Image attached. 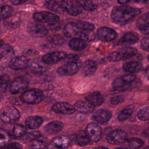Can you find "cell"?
Instances as JSON below:
<instances>
[{
  "label": "cell",
  "mask_w": 149,
  "mask_h": 149,
  "mask_svg": "<svg viewBox=\"0 0 149 149\" xmlns=\"http://www.w3.org/2000/svg\"><path fill=\"white\" fill-rule=\"evenodd\" d=\"M141 13L140 9L127 5H121L113 8L111 13L112 21L118 25H125Z\"/></svg>",
  "instance_id": "obj_1"
},
{
  "label": "cell",
  "mask_w": 149,
  "mask_h": 149,
  "mask_svg": "<svg viewBox=\"0 0 149 149\" xmlns=\"http://www.w3.org/2000/svg\"><path fill=\"white\" fill-rule=\"evenodd\" d=\"M64 60L63 65L56 70L57 73L61 76L74 75L78 72L82 66L81 62L76 54H69Z\"/></svg>",
  "instance_id": "obj_2"
},
{
  "label": "cell",
  "mask_w": 149,
  "mask_h": 149,
  "mask_svg": "<svg viewBox=\"0 0 149 149\" xmlns=\"http://www.w3.org/2000/svg\"><path fill=\"white\" fill-rule=\"evenodd\" d=\"M63 31L65 36L68 38H77L85 41H92L95 38L93 31L81 30L77 27L74 22L66 24L64 26Z\"/></svg>",
  "instance_id": "obj_3"
},
{
  "label": "cell",
  "mask_w": 149,
  "mask_h": 149,
  "mask_svg": "<svg viewBox=\"0 0 149 149\" xmlns=\"http://www.w3.org/2000/svg\"><path fill=\"white\" fill-rule=\"evenodd\" d=\"M136 76L134 74H126L119 76L112 83V86L115 93H122L128 90L133 87Z\"/></svg>",
  "instance_id": "obj_4"
},
{
  "label": "cell",
  "mask_w": 149,
  "mask_h": 149,
  "mask_svg": "<svg viewBox=\"0 0 149 149\" xmlns=\"http://www.w3.org/2000/svg\"><path fill=\"white\" fill-rule=\"evenodd\" d=\"M137 54V50L132 47H123L108 54L107 59L110 62H119L134 56Z\"/></svg>",
  "instance_id": "obj_5"
},
{
  "label": "cell",
  "mask_w": 149,
  "mask_h": 149,
  "mask_svg": "<svg viewBox=\"0 0 149 149\" xmlns=\"http://www.w3.org/2000/svg\"><path fill=\"white\" fill-rule=\"evenodd\" d=\"M44 98L42 90L37 88H30L23 92L20 96V100L23 102L29 104H37L41 102Z\"/></svg>",
  "instance_id": "obj_6"
},
{
  "label": "cell",
  "mask_w": 149,
  "mask_h": 149,
  "mask_svg": "<svg viewBox=\"0 0 149 149\" xmlns=\"http://www.w3.org/2000/svg\"><path fill=\"white\" fill-rule=\"evenodd\" d=\"M20 117L19 111L14 106L8 105L5 107L1 115L0 119L5 123H12L18 120Z\"/></svg>",
  "instance_id": "obj_7"
},
{
  "label": "cell",
  "mask_w": 149,
  "mask_h": 149,
  "mask_svg": "<svg viewBox=\"0 0 149 149\" xmlns=\"http://www.w3.org/2000/svg\"><path fill=\"white\" fill-rule=\"evenodd\" d=\"M127 139V133L123 130L116 129L110 132L107 136L106 140L111 144H120Z\"/></svg>",
  "instance_id": "obj_8"
},
{
  "label": "cell",
  "mask_w": 149,
  "mask_h": 149,
  "mask_svg": "<svg viewBox=\"0 0 149 149\" xmlns=\"http://www.w3.org/2000/svg\"><path fill=\"white\" fill-rule=\"evenodd\" d=\"M33 18L37 23H48L50 24L56 23L59 20V17L52 12L47 11H40L36 12Z\"/></svg>",
  "instance_id": "obj_9"
},
{
  "label": "cell",
  "mask_w": 149,
  "mask_h": 149,
  "mask_svg": "<svg viewBox=\"0 0 149 149\" xmlns=\"http://www.w3.org/2000/svg\"><path fill=\"white\" fill-rule=\"evenodd\" d=\"M29 82L26 79L23 77H17L10 84L9 91L12 94H22L27 90Z\"/></svg>",
  "instance_id": "obj_10"
},
{
  "label": "cell",
  "mask_w": 149,
  "mask_h": 149,
  "mask_svg": "<svg viewBox=\"0 0 149 149\" xmlns=\"http://www.w3.org/2000/svg\"><path fill=\"white\" fill-rule=\"evenodd\" d=\"M97 36L101 41L109 42L114 40L117 37L118 34L115 30L110 27H102L98 29Z\"/></svg>",
  "instance_id": "obj_11"
},
{
  "label": "cell",
  "mask_w": 149,
  "mask_h": 149,
  "mask_svg": "<svg viewBox=\"0 0 149 149\" xmlns=\"http://www.w3.org/2000/svg\"><path fill=\"white\" fill-rule=\"evenodd\" d=\"M70 143V139L67 136L55 137L48 143L44 149H66Z\"/></svg>",
  "instance_id": "obj_12"
},
{
  "label": "cell",
  "mask_w": 149,
  "mask_h": 149,
  "mask_svg": "<svg viewBox=\"0 0 149 149\" xmlns=\"http://www.w3.org/2000/svg\"><path fill=\"white\" fill-rule=\"evenodd\" d=\"M64 12L72 16H76L82 12V8L77 1H61Z\"/></svg>",
  "instance_id": "obj_13"
},
{
  "label": "cell",
  "mask_w": 149,
  "mask_h": 149,
  "mask_svg": "<svg viewBox=\"0 0 149 149\" xmlns=\"http://www.w3.org/2000/svg\"><path fill=\"white\" fill-rule=\"evenodd\" d=\"M27 31L34 37L41 38L47 34L48 29L41 23H30L27 26Z\"/></svg>",
  "instance_id": "obj_14"
},
{
  "label": "cell",
  "mask_w": 149,
  "mask_h": 149,
  "mask_svg": "<svg viewBox=\"0 0 149 149\" xmlns=\"http://www.w3.org/2000/svg\"><path fill=\"white\" fill-rule=\"evenodd\" d=\"M67 55L62 51H56L45 54L42 57V61L45 65H54L64 59Z\"/></svg>",
  "instance_id": "obj_15"
},
{
  "label": "cell",
  "mask_w": 149,
  "mask_h": 149,
  "mask_svg": "<svg viewBox=\"0 0 149 149\" xmlns=\"http://www.w3.org/2000/svg\"><path fill=\"white\" fill-rule=\"evenodd\" d=\"M112 112L108 110L100 109L92 115V119L98 124L105 125L107 124L112 117Z\"/></svg>",
  "instance_id": "obj_16"
},
{
  "label": "cell",
  "mask_w": 149,
  "mask_h": 149,
  "mask_svg": "<svg viewBox=\"0 0 149 149\" xmlns=\"http://www.w3.org/2000/svg\"><path fill=\"white\" fill-rule=\"evenodd\" d=\"M86 130L91 141L97 142L100 140L102 135V129L98 124L93 122L88 124Z\"/></svg>",
  "instance_id": "obj_17"
},
{
  "label": "cell",
  "mask_w": 149,
  "mask_h": 149,
  "mask_svg": "<svg viewBox=\"0 0 149 149\" xmlns=\"http://www.w3.org/2000/svg\"><path fill=\"white\" fill-rule=\"evenodd\" d=\"M51 109L56 113L63 115H71L75 112L74 107L66 102H58L55 103L51 107Z\"/></svg>",
  "instance_id": "obj_18"
},
{
  "label": "cell",
  "mask_w": 149,
  "mask_h": 149,
  "mask_svg": "<svg viewBox=\"0 0 149 149\" xmlns=\"http://www.w3.org/2000/svg\"><path fill=\"white\" fill-rule=\"evenodd\" d=\"M29 61L24 56H16L12 58L9 63L10 69L15 70H22L29 66Z\"/></svg>",
  "instance_id": "obj_19"
},
{
  "label": "cell",
  "mask_w": 149,
  "mask_h": 149,
  "mask_svg": "<svg viewBox=\"0 0 149 149\" xmlns=\"http://www.w3.org/2000/svg\"><path fill=\"white\" fill-rule=\"evenodd\" d=\"M139 40V36L134 32L126 33L116 42V45L126 47L128 45L136 44Z\"/></svg>",
  "instance_id": "obj_20"
},
{
  "label": "cell",
  "mask_w": 149,
  "mask_h": 149,
  "mask_svg": "<svg viewBox=\"0 0 149 149\" xmlns=\"http://www.w3.org/2000/svg\"><path fill=\"white\" fill-rule=\"evenodd\" d=\"M28 66L33 72L36 73H42L47 69V66L42 62V59L40 58H36L29 61Z\"/></svg>",
  "instance_id": "obj_21"
},
{
  "label": "cell",
  "mask_w": 149,
  "mask_h": 149,
  "mask_svg": "<svg viewBox=\"0 0 149 149\" xmlns=\"http://www.w3.org/2000/svg\"><path fill=\"white\" fill-rule=\"evenodd\" d=\"M64 127V124L60 121L54 120L48 123L44 127V131L49 134H54L59 133Z\"/></svg>",
  "instance_id": "obj_22"
},
{
  "label": "cell",
  "mask_w": 149,
  "mask_h": 149,
  "mask_svg": "<svg viewBox=\"0 0 149 149\" xmlns=\"http://www.w3.org/2000/svg\"><path fill=\"white\" fill-rule=\"evenodd\" d=\"M142 63L138 61H130L126 62L122 66V69L126 72L129 73H136L143 70Z\"/></svg>",
  "instance_id": "obj_23"
},
{
  "label": "cell",
  "mask_w": 149,
  "mask_h": 149,
  "mask_svg": "<svg viewBox=\"0 0 149 149\" xmlns=\"http://www.w3.org/2000/svg\"><path fill=\"white\" fill-rule=\"evenodd\" d=\"M86 100L92 106L96 107L102 104L104 98L100 92L94 91L87 95L86 97Z\"/></svg>",
  "instance_id": "obj_24"
},
{
  "label": "cell",
  "mask_w": 149,
  "mask_h": 149,
  "mask_svg": "<svg viewBox=\"0 0 149 149\" xmlns=\"http://www.w3.org/2000/svg\"><path fill=\"white\" fill-rule=\"evenodd\" d=\"M82 66L83 73L85 76H90L93 75L97 69V63L91 59L85 61Z\"/></svg>",
  "instance_id": "obj_25"
},
{
  "label": "cell",
  "mask_w": 149,
  "mask_h": 149,
  "mask_svg": "<svg viewBox=\"0 0 149 149\" xmlns=\"http://www.w3.org/2000/svg\"><path fill=\"white\" fill-rule=\"evenodd\" d=\"M43 119L39 116H30L25 120L26 127L29 129H37L41 126Z\"/></svg>",
  "instance_id": "obj_26"
},
{
  "label": "cell",
  "mask_w": 149,
  "mask_h": 149,
  "mask_svg": "<svg viewBox=\"0 0 149 149\" xmlns=\"http://www.w3.org/2000/svg\"><path fill=\"white\" fill-rule=\"evenodd\" d=\"M44 5L47 9L51 10V11L56 13L62 14L64 12L61 1H46L44 3Z\"/></svg>",
  "instance_id": "obj_27"
},
{
  "label": "cell",
  "mask_w": 149,
  "mask_h": 149,
  "mask_svg": "<svg viewBox=\"0 0 149 149\" xmlns=\"http://www.w3.org/2000/svg\"><path fill=\"white\" fill-rule=\"evenodd\" d=\"M73 107L75 111L76 110L77 111L83 113H89L94 110V107L92 106L88 102L82 101H78L76 102Z\"/></svg>",
  "instance_id": "obj_28"
},
{
  "label": "cell",
  "mask_w": 149,
  "mask_h": 149,
  "mask_svg": "<svg viewBox=\"0 0 149 149\" xmlns=\"http://www.w3.org/2000/svg\"><path fill=\"white\" fill-rule=\"evenodd\" d=\"M69 48L74 51H81L87 47L85 41L77 38H72L69 42Z\"/></svg>",
  "instance_id": "obj_29"
},
{
  "label": "cell",
  "mask_w": 149,
  "mask_h": 149,
  "mask_svg": "<svg viewBox=\"0 0 149 149\" xmlns=\"http://www.w3.org/2000/svg\"><path fill=\"white\" fill-rule=\"evenodd\" d=\"M14 55L13 48L8 44H4L0 48V61H6Z\"/></svg>",
  "instance_id": "obj_30"
},
{
  "label": "cell",
  "mask_w": 149,
  "mask_h": 149,
  "mask_svg": "<svg viewBox=\"0 0 149 149\" xmlns=\"http://www.w3.org/2000/svg\"><path fill=\"white\" fill-rule=\"evenodd\" d=\"M75 141L78 146L83 147L88 144L91 142V140L87 133L81 130L77 133L75 137Z\"/></svg>",
  "instance_id": "obj_31"
},
{
  "label": "cell",
  "mask_w": 149,
  "mask_h": 149,
  "mask_svg": "<svg viewBox=\"0 0 149 149\" xmlns=\"http://www.w3.org/2000/svg\"><path fill=\"white\" fill-rule=\"evenodd\" d=\"M27 128L20 124H15L12 129V135L15 138L23 137L27 134Z\"/></svg>",
  "instance_id": "obj_32"
},
{
  "label": "cell",
  "mask_w": 149,
  "mask_h": 149,
  "mask_svg": "<svg viewBox=\"0 0 149 149\" xmlns=\"http://www.w3.org/2000/svg\"><path fill=\"white\" fill-rule=\"evenodd\" d=\"M47 145V139L45 137L41 136L31 141L30 147L31 149H44Z\"/></svg>",
  "instance_id": "obj_33"
},
{
  "label": "cell",
  "mask_w": 149,
  "mask_h": 149,
  "mask_svg": "<svg viewBox=\"0 0 149 149\" xmlns=\"http://www.w3.org/2000/svg\"><path fill=\"white\" fill-rule=\"evenodd\" d=\"M125 142L126 143V144L129 147L128 148L129 149H139L142 147L144 144V142L141 139L136 137L127 139Z\"/></svg>",
  "instance_id": "obj_34"
},
{
  "label": "cell",
  "mask_w": 149,
  "mask_h": 149,
  "mask_svg": "<svg viewBox=\"0 0 149 149\" xmlns=\"http://www.w3.org/2000/svg\"><path fill=\"white\" fill-rule=\"evenodd\" d=\"M82 8L88 10L93 11L98 7L97 3L94 1H77Z\"/></svg>",
  "instance_id": "obj_35"
},
{
  "label": "cell",
  "mask_w": 149,
  "mask_h": 149,
  "mask_svg": "<svg viewBox=\"0 0 149 149\" xmlns=\"http://www.w3.org/2000/svg\"><path fill=\"white\" fill-rule=\"evenodd\" d=\"M76 26H77V27H78L79 29L83 30V31H93L95 26L94 25V24L88 22H86V21H81V20H79V21H76L74 22Z\"/></svg>",
  "instance_id": "obj_36"
},
{
  "label": "cell",
  "mask_w": 149,
  "mask_h": 149,
  "mask_svg": "<svg viewBox=\"0 0 149 149\" xmlns=\"http://www.w3.org/2000/svg\"><path fill=\"white\" fill-rule=\"evenodd\" d=\"M149 23V12L141 15L137 20L136 26L140 30L143 27Z\"/></svg>",
  "instance_id": "obj_37"
},
{
  "label": "cell",
  "mask_w": 149,
  "mask_h": 149,
  "mask_svg": "<svg viewBox=\"0 0 149 149\" xmlns=\"http://www.w3.org/2000/svg\"><path fill=\"white\" fill-rule=\"evenodd\" d=\"M12 12H13V8L9 5L1 6L0 7V21L8 18L11 15Z\"/></svg>",
  "instance_id": "obj_38"
},
{
  "label": "cell",
  "mask_w": 149,
  "mask_h": 149,
  "mask_svg": "<svg viewBox=\"0 0 149 149\" xmlns=\"http://www.w3.org/2000/svg\"><path fill=\"white\" fill-rule=\"evenodd\" d=\"M9 77L6 74L0 76V94L6 91L9 83Z\"/></svg>",
  "instance_id": "obj_39"
},
{
  "label": "cell",
  "mask_w": 149,
  "mask_h": 149,
  "mask_svg": "<svg viewBox=\"0 0 149 149\" xmlns=\"http://www.w3.org/2000/svg\"><path fill=\"white\" fill-rule=\"evenodd\" d=\"M137 118L141 121H147L149 120V107H144L140 109L137 113Z\"/></svg>",
  "instance_id": "obj_40"
},
{
  "label": "cell",
  "mask_w": 149,
  "mask_h": 149,
  "mask_svg": "<svg viewBox=\"0 0 149 149\" xmlns=\"http://www.w3.org/2000/svg\"><path fill=\"white\" fill-rule=\"evenodd\" d=\"M10 139V135L5 129L0 128V147L7 144Z\"/></svg>",
  "instance_id": "obj_41"
},
{
  "label": "cell",
  "mask_w": 149,
  "mask_h": 149,
  "mask_svg": "<svg viewBox=\"0 0 149 149\" xmlns=\"http://www.w3.org/2000/svg\"><path fill=\"white\" fill-rule=\"evenodd\" d=\"M133 109L132 108H125L123 109L118 116V120L120 122L124 121L128 119L133 113Z\"/></svg>",
  "instance_id": "obj_42"
},
{
  "label": "cell",
  "mask_w": 149,
  "mask_h": 149,
  "mask_svg": "<svg viewBox=\"0 0 149 149\" xmlns=\"http://www.w3.org/2000/svg\"><path fill=\"white\" fill-rule=\"evenodd\" d=\"M41 136V134L38 131H34L30 132L29 133H27L24 136V140L26 141H32L33 140L38 138L39 137Z\"/></svg>",
  "instance_id": "obj_43"
},
{
  "label": "cell",
  "mask_w": 149,
  "mask_h": 149,
  "mask_svg": "<svg viewBox=\"0 0 149 149\" xmlns=\"http://www.w3.org/2000/svg\"><path fill=\"white\" fill-rule=\"evenodd\" d=\"M0 149H23L22 146L18 143H11L0 147Z\"/></svg>",
  "instance_id": "obj_44"
},
{
  "label": "cell",
  "mask_w": 149,
  "mask_h": 149,
  "mask_svg": "<svg viewBox=\"0 0 149 149\" xmlns=\"http://www.w3.org/2000/svg\"><path fill=\"white\" fill-rule=\"evenodd\" d=\"M125 100V97L122 95H118L115 97H113L111 99V103L113 105H117L119 104H121L122 102H123Z\"/></svg>",
  "instance_id": "obj_45"
},
{
  "label": "cell",
  "mask_w": 149,
  "mask_h": 149,
  "mask_svg": "<svg viewBox=\"0 0 149 149\" xmlns=\"http://www.w3.org/2000/svg\"><path fill=\"white\" fill-rule=\"evenodd\" d=\"M141 48L144 51H149V37L143 38L140 43Z\"/></svg>",
  "instance_id": "obj_46"
},
{
  "label": "cell",
  "mask_w": 149,
  "mask_h": 149,
  "mask_svg": "<svg viewBox=\"0 0 149 149\" xmlns=\"http://www.w3.org/2000/svg\"><path fill=\"white\" fill-rule=\"evenodd\" d=\"M50 42L55 45H62L64 43V40L61 36L55 35L50 37Z\"/></svg>",
  "instance_id": "obj_47"
},
{
  "label": "cell",
  "mask_w": 149,
  "mask_h": 149,
  "mask_svg": "<svg viewBox=\"0 0 149 149\" xmlns=\"http://www.w3.org/2000/svg\"><path fill=\"white\" fill-rule=\"evenodd\" d=\"M139 30L143 34L149 35V23L143 27Z\"/></svg>",
  "instance_id": "obj_48"
},
{
  "label": "cell",
  "mask_w": 149,
  "mask_h": 149,
  "mask_svg": "<svg viewBox=\"0 0 149 149\" xmlns=\"http://www.w3.org/2000/svg\"><path fill=\"white\" fill-rule=\"evenodd\" d=\"M27 0H19V1H10V3L14 5H19L24 3L27 2Z\"/></svg>",
  "instance_id": "obj_49"
},
{
  "label": "cell",
  "mask_w": 149,
  "mask_h": 149,
  "mask_svg": "<svg viewBox=\"0 0 149 149\" xmlns=\"http://www.w3.org/2000/svg\"><path fill=\"white\" fill-rule=\"evenodd\" d=\"M94 149H109V148L106 147H104V146H98V147H95Z\"/></svg>",
  "instance_id": "obj_50"
},
{
  "label": "cell",
  "mask_w": 149,
  "mask_h": 149,
  "mask_svg": "<svg viewBox=\"0 0 149 149\" xmlns=\"http://www.w3.org/2000/svg\"><path fill=\"white\" fill-rule=\"evenodd\" d=\"M145 73L149 77V66H148L147 68H146V70H145Z\"/></svg>",
  "instance_id": "obj_51"
},
{
  "label": "cell",
  "mask_w": 149,
  "mask_h": 149,
  "mask_svg": "<svg viewBox=\"0 0 149 149\" xmlns=\"http://www.w3.org/2000/svg\"><path fill=\"white\" fill-rule=\"evenodd\" d=\"M129 1H118V2L119 3H120V4H123V3H127L129 2Z\"/></svg>",
  "instance_id": "obj_52"
},
{
  "label": "cell",
  "mask_w": 149,
  "mask_h": 149,
  "mask_svg": "<svg viewBox=\"0 0 149 149\" xmlns=\"http://www.w3.org/2000/svg\"><path fill=\"white\" fill-rule=\"evenodd\" d=\"M3 45V41H2V40H0V48H1V47Z\"/></svg>",
  "instance_id": "obj_53"
},
{
  "label": "cell",
  "mask_w": 149,
  "mask_h": 149,
  "mask_svg": "<svg viewBox=\"0 0 149 149\" xmlns=\"http://www.w3.org/2000/svg\"><path fill=\"white\" fill-rule=\"evenodd\" d=\"M115 149H129L128 148H122V147H120V148H116Z\"/></svg>",
  "instance_id": "obj_54"
},
{
  "label": "cell",
  "mask_w": 149,
  "mask_h": 149,
  "mask_svg": "<svg viewBox=\"0 0 149 149\" xmlns=\"http://www.w3.org/2000/svg\"><path fill=\"white\" fill-rule=\"evenodd\" d=\"M143 149H149V146H146V147H144Z\"/></svg>",
  "instance_id": "obj_55"
},
{
  "label": "cell",
  "mask_w": 149,
  "mask_h": 149,
  "mask_svg": "<svg viewBox=\"0 0 149 149\" xmlns=\"http://www.w3.org/2000/svg\"><path fill=\"white\" fill-rule=\"evenodd\" d=\"M147 59H148V61H149V54L147 55Z\"/></svg>",
  "instance_id": "obj_56"
}]
</instances>
